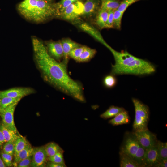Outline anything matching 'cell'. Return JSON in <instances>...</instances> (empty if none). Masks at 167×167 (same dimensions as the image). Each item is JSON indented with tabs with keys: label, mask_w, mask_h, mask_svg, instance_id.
<instances>
[{
	"label": "cell",
	"mask_w": 167,
	"mask_h": 167,
	"mask_svg": "<svg viewBox=\"0 0 167 167\" xmlns=\"http://www.w3.org/2000/svg\"><path fill=\"white\" fill-rule=\"evenodd\" d=\"M34 58L44 80L66 94L81 102L85 101L81 84L71 78L66 63L58 62L49 54L43 42L38 38L32 39Z\"/></svg>",
	"instance_id": "6da1fadb"
},
{
	"label": "cell",
	"mask_w": 167,
	"mask_h": 167,
	"mask_svg": "<svg viewBox=\"0 0 167 167\" xmlns=\"http://www.w3.org/2000/svg\"><path fill=\"white\" fill-rule=\"evenodd\" d=\"M112 54L115 61L111 74L135 75H149L155 71V66L146 60L138 58L126 51L118 52L110 46L108 48Z\"/></svg>",
	"instance_id": "7a4b0ae2"
},
{
	"label": "cell",
	"mask_w": 167,
	"mask_h": 167,
	"mask_svg": "<svg viewBox=\"0 0 167 167\" xmlns=\"http://www.w3.org/2000/svg\"><path fill=\"white\" fill-rule=\"evenodd\" d=\"M17 9L24 18L36 23L59 17L55 3L44 0H24L18 5Z\"/></svg>",
	"instance_id": "3957f363"
},
{
	"label": "cell",
	"mask_w": 167,
	"mask_h": 167,
	"mask_svg": "<svg viewBox=\"0 0 167 167\" xmlns=\"http://www.w3.org/2000/svg\"><path fill=\"white\" fill-rule=\"evenodd\" d=\"M132 101L135 107V115L133 127L134 131L148 129L149 119L148 107L137 99L133 98Z\"/></svg>",
	"instance_id": "277c9868"
},
{
	"label": "cell",
	"mask_w": 167,
	"mask_h": 167,
	"mask_svg": "<svg viewBox=\"0 0 167 167\" xmlns=\"http://www.w3.org/2000/svg\"><path fill=\"white\" fill-rule=\"evenodd\" d=\"M133 134L139 144L145 149L150 148L157 144L156 135L148 129L134 131Z\"/></svg>",
	"instance_id": "5b68a950"
},
{
	"label": "cell",
	"mask_w": 167,
	"mask_h": 167,
	"mask_svg": "<svg viewBox=\"0 0 167 167\" xmlns=\"http://www.w3.org/2000/svg\"><path fill=\"white\" fill-rule=\"evenodd\" d=\"M72 22L79 28L90 34L107 48L109 47L110 46L104 39L100 32L93 26L79 18Z\"/></svg>",
	"instance_id": "8992f818"
},
{
	"label": "cell",
	"mask_w": 167,
	"mask_h": 167,
	"mask_svg": "<svg viewBox=\"0 0 167 167\" xmlns=\"http://www.w3.org/2000/svg\"><path fill=\"white\" fill-rule=\"evenodd\" d=\"M140 145L133 133H128L125 136L120 151L134 159V156Z\"/></svg>",
	"instance_id": "52a82bcc"
},
{
	"label": "cell",
	"mask_w": 167,
	"mask_h": 167,
	"mask_svg": "<svg viewBox=\"0 0 167 167\" xmlns=\"http://www.w3.org/2000/svg\"><path fill=\"white\" fill-rule=\"evenodd\" d=\"M83 4L80 1L73 2L62 12L59 18L66 20L73 21L82 15Z\"/></svg>",
	"instance_id": "ba28073f"
},
{
	"label": "cell",
	"mask_w": 167,
	"mask_h": 167,
	"mask_svg": "<svg viewBox=\"0 0 167 167\" xmlns=\"http://www.w3.org/2000/svg\"><path fill=\"white\" fill-rule=\"evenodd\" d=\"M18 102L11 105L6 108L0 111L2 123L7 128L18 133L15 126L14 114L15 108Z\"/></svg>",
	"instance_id": "9c48e42d"
},
{
	"label": "cell",
	"mask_w": 167,
	"mask_h": 167,
	"mask_svg": "<svg viewBox=\"0 0 167 167\" xmlns=\"http://www.w3.org/2000/svg\"><path fill=\"white\" fill-rule=\"evenodd\" d=\"M34 92V90L30 88H13L0 91V98L7 97L21 99Z\"/></svg>",
	"instance_id": "30bf717a"
},
{
	"label": "cell",
	"mask_w": 167,
	"mask_h": 167,
	"mask_svg": "<svg viewBox=\"0 0 167 167\" xmlns=\"http://www.w3.org/2000/svg\"><path fill=\"white\" fill-rule=\"evenodd\" d=\"M47 158L44 146L33 148L30 167H45L48 160Z\"/></svg>",
	"instance_id": "8fae6325"
},
{
	"label": "cell",
	"mask_w": 167,
	"mask_h": 167,
	"mask_svg": "<svg viewBox=\"0 0 167 167\" xmlns=\"http://www.w3.org/2000/svg\"><path fill=\"white\" fill-rule=\"evenodd\" d=\"M159 162V159L156 144L146 149L142 167H155Z\"/></svg>",
	"instance_id": "7c38bea8"
},
{
	"label": "cell",
	"mask_w": 167,
	"mask_h": 167,
	"mask_svg": "<svg viewBox=\"0 0 167 167\" xmlns=\"http://www.w3.org/2000/svg\"><path fill=\"white\" fill-rule=\"evenodd\" d=\"M100 0H86L83 4L82 16L91 18L96 15L100 9Z\"/></svg>",
	"instance_id": "4fadbf2b"
},
{
	"label": "cell",
	"mask_w": 167,
	"mask_h": 167,
	"mask_svg": "<svg viewBox=\"0 0 167 167\" xmlns=\"http://www.w3.org/2000/svg\"><path fill=\"white\" fill-rule=\"evenodd\" d=\"M46 48L49 54L57 61L63 57V49L61 41H50L46 43Z\"/></svg>",
	"instance_id": "5bb4252c"
},
{
	"label": "cell",
	"mask_w": 167,
	"mask_h": 167,
	"mask_svg": "<svg viewBox=\"0 0 167 167\" xmlns=\"http://www.w3.org/2000/svg\"><path fill=\"white\" fill-rule=\"evenodd\" d=\"M61 41L63 49V61L68 63L69 54L70 52L74 49L81 45L68 38L63 39Z\"/></svg>",
	"instance_id": "9a60e30c"
},
{
	"label": "cell",
	"mask_w": 167,
	"mask_h": 167,
	"mask_svg": "<svg viewBox=\"0 0 167 167\" xmlns=\"http://www.w3.org/2000/svg\"><path fill=\"white\" fill-rule=\"evenodd\" d=\"M33 151V148L29 143L23 150L13 155L14 162L13 166L15 167L16 164L21 160L32 156Z\"/></svg>",
	"instance_id": "2e32d148"
},
{
	"label": "cell",
	"mask_w": 167,
	"mask_h": 167,
	"mask_svg": "<svg viewBox=\"0 0 167 167\" xmlns=\"http://www.w3.org/2000/svg\"><path fill=\"white\" fill-rule=\"evenodd\" d=\"M129 122L130 118L128 112L125 110L110 120L109 123L113 126H117L128 124Z\"/></svg>",
	"instance_id": "e0dca14e"
},
{
	"label": "cell",
	"mask_w": 167,
	"mask_h": 167,
	"mask_svg": "<svg viewBox=\"0 0 167 167\" xmlns=\"http://www.w3.org/2000/svg\"><path fill=\"white\" fill-rule=\"evenodd\" d=\"M0 129L4 135L6 142H14L17 139L22 136L19 133L7 128L2 123L0 124Z\"/></svg>",
	"instance_id": "ac0fdd59"
},
{
	"label": "cell",
	"mask_w": 167,
	"mask_h": 167,
	"mask_svg": "<svg viewBox=\"0 0 167 167\" xmlns=\"http://www.w3.org/2000/svg\"><path fill=\"white\" fill-rule=\"evenodd\" d=\"M120 165L121 167H139L140 166L131 157L120 152Z\"/></svg>",
	"instance_id": "d6986e66"
},
{
	"label": "cell",
	"mask_w": 167,
	"mask_h": 167,
	"mask_svg": "<svg viewBox=\"0 0 167 167\" xmlns=\"http://www.w3.org/2000/svg\"><path fill=\"white\" fill-rule=\"evenodd\" d=\"M109 11L100 9L96 15V23L100 29L105 28Z\"/></svg>",
	"instance_id": "ffe728a7"
},
{
	"label": "cell",
	"mask_w": 167,
	"mask_h": 167,
	"mask_svg": "<svg viewBox=\"0 0 167 167\" xmlns=\"http://www.w3.org/2000/svg\"><path fill=\"white\" fill-rule=\"evenodd\" d=\"M100 9L108 11L117 9L121 2L120 0H100Z\"/></svg>",
	"instance_id": "44dd1931"
},
{
	"label": "cell",
	"mask_w": 167,
	"mask_h": 167,
	"mask_svg": "<svg viewBox=\"0 0 167 167\" xmlns=\"http://www.w3.org/2000/svg\"><path fill=\"white\" fill-rule=\"evenodd\" d=\"M44 147L48 157L52 156L58 152H64V151L60 146L54 142H50Z\"/></svg>",
	"instance_id": "7402d4cb"
},
{
	"label": "cell",
	"mask_w": 167,
	"mask_h": 167,
	"mask_svg": "<svg viewBox=\"0 0 167 167\" xmlns=\"http://www.w3.org/2000/svg\"><path fill=\"white\" fill-rule=\"evenodd\" d=\"M125 110V109L122 107L112 105L110 106L105 111L101 114L100 116L103 119H107L114 117Z\"/></svg>",
	"instance_id": "603a6c76"
},
{
	"label": "cell",
	"mask_w": 167,
	"mask_h": 167,
	"mask_svg": "<svg viewBox=\"0 0 167 167\" xmlns=\"http://www.w3.org/2000/svg\"><path fill=\"white\" fill-rule=\"evenodd\" d=\"M96 52V49L86 46L76 61L81 62L88 61L94 56Z\"/></svg>",
	"instance_id": "cb8c5ba5"
},
{
	"label": "cell",
	"mask_w": 167,
	"mask_h": 167,
	"mask_svg": "<svg viewBox=\"0 0 167 167\" xmlns=\"http://www.w3.org/2000/svg\"><path fill=\"white\" fill-rule=\"evenodd\" d=\"M159 162L164 159H167V143L157 141L156 144Z\"/></svg>",
	"instance_id": "d4e9b609"
},
{
	"label": "cell",
	"mask_w": 167,
	"mask_h": 167,
	"mask_svg": "<svg viewBox=\"0 0 167 167\" xmlns=\"http://www.w3.org/2000/svg\"><path fill=\"white\" fill-rule=\"evenodd\" d=\"M28 143L26 139L22 136L17 139L14 142V155L23 150Z\"/></svg>",
	"instance_id": "484cf974"
},
{
	"label": "cell",
	"mask_w": 167,
	"mask_h": 167,
	"mask_svg": "<svg viewBox=\"0 0 167 167\" xmlns=\"http://www.w3.org/2000/svg\"><path fill=\"white\" fill-rule=\"evenodd\" d=\"M20 100L7 97L0 98V111L6 108L13 103L19 102Z\"/></svg>",
	"instance_id": "4316f807"
},
{
	"label": "cell",
	"mask_w": 167,
	"mask_h": 167,
	"mask_svg": "<svg viewBox=\"0 0 167 167\" xmlns=\"http://www.w3.org/2000/svg\"><path fill=\"white\" fill-rule=\"evenodd\" d=\"M145 151L146 149L140 145L134 158V160L140 167H142Z\"/></svg>",
	"instance_id": "83f0119b"
},
{
	"label": "cell",
	"mask_w": 167,
	"mask_h": 167,
	"mask_svg": "<svg viewBox=\"0 0 167 167\" xmlns=\"http://www.w3.org/2000/svg\"><path fill=\"white\" fill-rule=\"evenodd\" d=\"M123 14L118 9L114 11V28L118 30L121 28L122 19Z\"/></svg>",
	"instance_id": "f1b7e54d"
},
{
	"label": "cell",
	"mask_w": 167,
	"mask_h": 167,
	"mask_svg": "<svg viewBox=\"0 0 167 167\" xmlns=\"http://www.w3.org/2000/svg\"><path fill=\"white\" fill-rule=\"evenodd\" d=\"M73 2H74L71 0H61L59 2L55 3L59 17L64 10Z\"/></svg>",
	"instance_id": "f546056e"
},
{
	"label": "cell",
	"mask_w": 167,
	"mask_h": 167,
	"mask_svg": "<svg viewBox=\"0 0 167 167\" xmlns=\"http://www.w3.org/2000/svg\"><path fill=\"white\" fill-rule=\"evenodd\" d=\"M117 82L116 78L114 75L111 74L106 76L103 80L104 85L108 88L113 87L116 85Z\"/></svg>",
	"instance_id": "4dcf8cb0"
},
{
	"label": "cell",
	"mask_w": 167,
	"mask_h": 167,
	"mask_svg": "<svg viewBox=\"0 0 167 167\" xmlns=\"http://www.w3.org/2000/svg\"><path fill=\"white\" fill-rule=\"evenodd\" d=\"M63 153L59 152L52 156L48 157V160L56 163L65 165Z\"/></svg>",
	"instance_id": "1f68e13d"
},
{
	"label": "cell",
	"mask_w": 167,
	"mask_h": 167,
	"mask_svg": "<svg viewBox=\"0 0 167 167\" xmlns=\"http://www.w3.org/2000/svg\"><path fill=\"white\" fill-rule=\"evenodd\" d=\"M86 46H80L73 49L69 54V57L77 61Z\"/></svg>",
	"instance_id": "d6a6232c"
},
{
	"label": "cell",
	"mask_w": 167,
	"mask_h": 167,
	"mask_svg": "<svg viewBox=\"0 0 167 167\" xmlns=\"http://www.w3.org/2000/svg\"><path fill=\"white\" fill-rule=\"evenodd\" d=\"M140 0H122L121 1L118 10L124 13L128 7L135 2Z\"/></svg>",
	"instance_id": "836d02e7"
},
{
	"label": "cell",
	"mask_w": 167,
	"mask_h": 167,
	"mask_svg": "<svg viewBox=\"0 0 167 167\" xmlns=\"http://www.w3.org/2000/svg\"><path fill=\"white\" fill-rule=\"evenodd\" d=\"M3 152L13 156L14 152V142H6L3 145Z\"/></svg>",
	"instance_id": "e575fe53"
},
{
	"label": "cell",
	"mask_w": 167,
	"mask_h": 167,
	"mask_svg": "<svg viewBox=\"0 0 167 167\" xmlns=\"http://www.w3.org/2000/svg\"><path fill=\"white\" fill-rule=\"evenodd\" d=\"M1 157L6 167H12L13 156L2 152H1Z\"/></svg>",
	"instance_id": "d590c367"
},
{
	"label": "cell",
	"mask_w": 167,
	"mask_h": 167,
	"mask_svg": "<svg viewBox=\"0 0 167 167\" xmlns=\"http://www.w3.org/2000/svg\"><path fill=\"white\" fill-rule=\"evenodd\" d=\"M32 159V155L24 159L19 162L16 165L15 167H30Z\"/></svg>",
	"instance_id": "8d00e7d4"
},
{
	"label": "cell",
	"mask_w": 167,
	"mask_h": 167,
	"mask_svg": "<svg viewBox=\"0 0 167 167\" xmlns=\"http://www.w3.org/2000/svg\"><path fill=\"white\" fill-rule=\"evenodd\" d=\"M113 18L114 11H109L105 28H114Z\"/></svg>",
	"instance_id": "74e56055"
},
{
	"label": "cell",
	"mask_w": 167,
	"mask_h": 167,
	"mask_svg": "<svg viewBox=\"0 0 167 167\" xmlns=\"http://www.w3.org/2000/svg\"><path fill=\"white\" fill-rule=\"evenodd\" d=\"M45 166L48 167H66V166L65 165L56 163L49 161L48 162H47Z\"/></svg>",
	"instance_id": "f35d334b"
},
{
	"label": "cell",
	"mask_w": 167,
	"mask_h": 167,
	"mask_svg": "<svg viewBox=\"0 0 167 167\" xmlns=\"http://www.w3.org/2000/svg\"><path fill=\"white\" fill-rule=\"evenodd\" d=\"M155 167H167V159H164L160 161L157 164Z\"/></svg>",
	"instance_id": "ab89813d"
},
{
	"label": "cell",
	"mask_w": 167,
	"mask_h": 167,
	"mask_svg": "<svg viewBox=\"0 0 167 167\" xmlns=\"http://www.w3.org/2000/svg\"><path fill=\"white\" fill-rule=\"evenodd\" d=\"M6 142L4 135L0 129V147Z\"/></svg>",
	"instance_id": "60d3db41"
},
{
	"label": "cell",
	"mask_w": 167,
	"mask_h": 167,
	"mask_svg": "<svg viewBox=\"0 0 167 167\" xmlns=\"http://www.w3.org/2000/svg\"><path fill=\"white\" fill-rule=\"evenodd\" d=\"M6 166L4 164L1 157L0 156V167H5Z\"/></svg>",
	"instance_id": "b9f144b4"
},
{
	"label": "cell",
	"mask_w": 167,
	"mask_h": 167,
	"mask_svg": "<svg viewBox=\"0 0 167 167\" xmlns=\"http://www.w3.org/2000/svg\"><path fill=\"white\" fill-rule=\"evenodd\" d=\"M49 2H51L53 0H44Z\"/></svg>",
	"instance_id": "7bdbcfd3"
},
{
	"label": "cell",
	"mask_w": 167,
	"mask_h": 167,
	"mask_svg": "<svg viewBox=\"0 0 167 167\" xmlns=\"http://www.w3.org/2000/svg\"><path fill=\"white\" fill-rule=\"evenodd\" d=\"M71 1H73L74 2H77V1H80V0H71Z\"/></svg>",
	"instance_id": "ee69618b"
}]
</instances>
